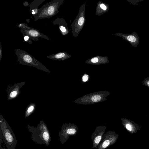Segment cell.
<instances>
[{
	"label": "cell",
	"instance_id": "obj_18",
	"mask_svg": "<svg viewBox=\"0 0 149 149\" xmlns=\"http://www.w3.org/2000/svg\"><path fill=\"white\" fill-rule=\"evenodd\" d=\"M143 1V0H129L128 1L133 4H138V3H139Z\"/></svg>",
	"mask_w": 149,
	"mask_h": 149
},
{
	"label": "cell",
	"instance_id": "obj_15",
	"mask_svg": "<svg viewBox=\"0 0 149 149\" xmlns=\"http://www.w3.org/2000/svg\"><path fill=\"white\" fill-rule=\"evenodd\" d=\"M17 26L20 28H25L28 27L27 24L25 23H21L16 25Z\"/></svg>",
	"mask_w": 149,
	"mask_h": 149
},
{
	"label": "cell",
	"instance_id": "obj_5",
	"mask_svg": "<svg viewBox=\"0 0 149 149\" xmlns=\"http://www.w3.org/2000/svg\"><path fill=\"white\" fill-rule=\"evenodd\" d=\"M20 32L24 35L29 36L33 41H38V38H42L47 40H50L47 36L40 32L38 30L29 26L26 28L21 29Z\"/></svg>",
	"mask_w": 149,
	"mask_h": 149
},
{
	"label": "cell",
	"instance_id": "obj_11",
	"mask_svg": "<svg viewBox=\"0 0 149 149\" xmlns=\"http://www.w3.org/2000/svg\"><path fill=\"white\" fill-rule=\"evenodd\" d=\"M45 0H34L30 4L29 12L33 16L36 15L38 12V6Z\"/></svg>",
	"mask_w": 149,
	"mask_h": 149
},
{
	"label": "cell",
	"instance_id": "obj_24",
	"mask_svg": "<svg viewBox=\"0 0 149 149\" xmlns=\"http://www.w3.org/2000/svg\"><path fill=\"white\" fill-rule=\"evenodd\" d=\"M147 84L149 86V81L147 82Z\"/></svg>",
	"mask_w": 149,
	"mask_h": 149
},
{
	"label": "cell",
	"instance_id": "obj_21",
	"mask_svg": "<svg viewBox=\"0 0 149 149\" xmlns=\"http://www.w3.org/2000/svg\"><path fill=\"white\" fill-rule=\"evenodd\" d=\"M98 59L97 58H92L91 60V61L93 63H96L98 62Z\"/></svg>",
	"mask_w": 149,
	"mask_h": 149
},
{
	"label": "cell",
	"instance_id": "obj_14",
	"mask_svg": "<svg viewBox=\"0 0 149 149\" xmlns=\"http://www.w3.org/2000/svg\"><path fill=\"white\" fill-rule=\"evenodd\" d=\"M101 98V97L100 95H95L92 97L91 99L93 102H97L100 101Z\"/></svg>",
	"mask_w": 149,
	"mask_h": 149
},
{
	"label": "cell",
	"instance_id": "obj_20",
	"mask_svg": "<svg viewBox=\"0 0 149 149\" xmlns=\"http://www.w3.org/2000/svg\"><path fill=\"white\" fill-rule=\"evenodd\" d=\"M88 76L86 74H85L82 77L83 80L84 81H86L88 79Z\"/></svg>",
	"mask_w": 149,
	"mask_h": 149
},
{
	"label": "cell",
	"instance_id": "obj_10",
	"mask_svg": "<svg viewBox=\"0 0 149 149\" xmlns=\"http://www.w3.org/2000/svg\"><path fill=\"white\" fill-rule=\"evenodd\" d=\"M122 124L127 130L131 134L137 133L140 130V126L130 120H125Z\"/></svg>",
	"mask_w": 149,
	"mask_h": 149
},
{
	"label": "cell",
	"instance_id": "obj_23",
	"mask_svg": "<svg viewBox=\"0 0 149 149\" xmlns=\"http://www.w3.org/2000/svg\"><path fill=\"white\" fill-rule=\"evenodd\" d=\"M23 5L25 6H28L29 5V4L28 2L25 1L24 2Z\"/></svg>",
	"mask_w": 149,
	"mask_h": 149
},
{
	"label": "cell",
	"instance_id": "obj_22",
	"mask_svg": "<svg viewBox=\"0 0 149 149\" xmlns=\"http://www.w3.org/2000/svg\"><path fill=\"white\" fill-rule=\"evenodd\" d=\"M100 7L102 9H103L104 10H106L107 9L106 7L103 4H101L100 5Z\"/></svg>",
	"mask_w": 149,
	"mask_h": 149
},
{
	"label": "cell",
	"instance_id": "obj_16",
	"mask_svg": "<svg viewBox=\"0 0 149 149\" xmlns=\"http://www.w3.org/2000/svg\"><path fill=\"white\" fill-rule=\"evenodd\" d=\"M24 39L25 41L28 42L29 44H31L32 43L31 39L29 36H25L24 37Z\"/></svg>",
	"mask_w": 149,
	"mask_h": 149
},
{
	"label": "cell",
	"instance_id": "obj_19",
	"mask_svg": "<svg viewBox=\"0 0 149 149\" xmlns=\"http://www.w3.org/2000/svg\"><path fill=\"white\" fill-rule=\"evenodd\" d=\"M2 56V50L1 43L0 42V61H1Z\"/></svg>",
	"mask_w": 149,
	"mask_h": 149
},
{
	"label": "cell",
	"instance_id": "obj_4",
	"mask_svg": "<svg viewBox=\"0 0 149 149\" xmlns=\"http://www.w3.org/2000/svg\"><path fill=\"white\" fill-rule=\"evenodd\" d=\"M118 135L115 132L109 131L103 136L97 149H105L113 145L117 141Z\"/></svg>",
	"mask_w": 149,
	"mask_h": 149
},
{
	"label": "cell",
	"instance_id": "obj_9",
	"mask_svg": "<svg viewBox=\"0 0 149 149\" xmlns=\"http://www.w3.org/2000/svg\"><path fill=\"white\" fill-rule=\"evenodd\" d=\"M1 120L0 122L2 123L3 125L1 123V124L4 127L3 129L4 130L3 132V134L4 135L5 139L6 140L7 142L8 143L11 144H13L14 142V136L12 134V132L10 130V129H8V125L7 123L6 124V127L5 124V120L3 118V117L1 115Z\"/></svg>",
	"mask_w": 149,
	"mask_h": 149
},
{
	"label": "cell",
	"instance_id": "obj_2",
	"mask_svg": "<svg viewBox=\"0 0 149 149\" xmlns=\"http://www.w3.org/2000/svg\"><path fill=\"white\" fill-rule=\"evenodd\" d=\"M62 3L60 0H53L47 3L39 9L38 13L33 16L34 20L54 16L58 12V8Z\"/></svg>",
	"mask_w": 149,
	"mask_h": 149
},
{
	"label": "cell",
	"instance_id": "obj_12",
	"mask_svg": "<svg viewBox=\"0 0 149 149\" xmlns=\"http://www.w3.org/2000/svg\"><path fill=\"white\" fill-rule=\"evenodd\" d=\"M66 56L65 54L63 52H61L56 54H53L47 56V58L55 60H63Z\"/></svg>",
	"mask_w": 149,
	"mask_h": 149
},
{
	"label": "cell",
	"instance_id": "obj_6",
	"mask_svg": "<svg viewBox=\"0 0 149 149\" xmlns=\"http://www.w3.org/2000/svg\"><path fill=\"white\" fill-rule=\"evenodd\" d=\"M106 127L100 126L97 127L91 135L92 148L97 149L105 131Z\"/></svg>",
	"mask_w": 149,
	"mask_h": 149
},
{
	"label": "cell",
	"instance_id": "obj_17",
	"mask_svg": "<svg viewBox=\"0 0 149 149\" xmlns=\"http://www.w3.org/2000/svg\"><path fill=\"white\" fill-rule=\"evenodd\" d=\"M84 19L83 17H81L79 19L78 23L79 25H82L84 23Z\"/></svg>",
	"mask_w": 149,
	"mask_h": 149
},
{
	"label": "cell",
	"instance_id": "obj_1",
	"mask_svg": "<svg viewBox=\"0 0 149 149\" xmlns=\"http://www.w3.org/2000/svg\"><path fill=\"white\" fill-rule=\"evenodd\" d=\"M15 54L20 64L33 67L50 73V71L44 65L26 52L19 49H15Z\"/></svg>",
	"mask_w": 149,
	"mask_h": 149
},
{
	"label": "cell",
	"instance_id": "obj_13",
	"mask_svg": "<svg viewBox=\"0 0 149 149\" xmlns=\"http://www.w3.org/2000/svg\"><path fill=\"white\" fill-rule=\"evenodd\" d=\"M35 108V104L34 103L30 104L28 107L25 112V117H27L30 115L34 111Z\"/></svg>",
	"mask_w": 149,
	"mask_h": 149
},
{
	"label": "cell",
	"instance_id": "obj_8",
	"mask_svg": "<svg viewBox=\"0 0 149 149\" xmlns=\"http://www.w3.org/2000/svg\"><path fill=\"white\" fill-rule=\"evenodd\" d=\"M120 35L128 41L133 47H137L139 43V36L135 31L133 32L130 34H121Z\"/></svg>",
	"mask_w": 149,
	"mask_h": 149
},
{
	"label": "cell",
	"instance_id": "obj_7",
	"mask_svg": "<svg viewBox=\"0 0 149 149\" xmlns=\"http://www.w3.org/2000/svg\"><path fill=\"white\" fill-rule=\"evenodd\" d=\"M25 83V82L18 83L12 86L8 91L7 100H10L16 97L19 93L20 89Z\"/></svg>",
	"mask_w": 149,
	"mask_h": 149
},
{
	"label": "cell",
	"instance_id": "obj_3",
	"mask_svg": "<svg viewBox=\"0 0 149 149\" xmlns=\"http://www.w3.org/2000/svg\"><path fill=\"white\" fill-rule=\"evenodd\" d=\"M78 128L75 125L71 124L63 125L59 133L60 141L63 144L70 136L76 135L78 132Z\"/></svg>",
	"mask_w": 149,
	"mask_h": 149
}]
</instances>
